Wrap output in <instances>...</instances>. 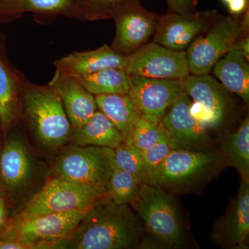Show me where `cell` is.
Instances as JSON below:
<instances>
[{"instance_id": "obj_1", "label": "cell", "mask_w": 249, "mask_h": 249, "mask_svg": "<svg viewBox=\"0 0 249 249\" xmlns=\"http://www.w3.org/2000/svg\"><path fill=\"white\" fill-rule=\"evenodd\" d=\"M58 249H151L142 221L129 204L103 201L89 210Z\"/></svg>"}, {"instance_id": "obj_2", "label": "cell", "mask_w": 249, "mask_h": 249, "mask_svg": "<svg viewBox=\"0 0 249 249\" xmlns=\"http://www.w3.org/2000/svg\"><path fill=\"white\" fill-rule=\"evenodd\" d=\"M226 168V160L217 147L209 150L175 149L146 174L144 183L174 196L196 194Z\"/></svg>"}, {"instance_id": "obj_3", "label": "cell", "mask_w": 249, "mask_h": 249, "mask_svg": "<svg viewBox=\"0 0 249 249\" xmlns=\"http://www.w3.org/2000/svg\"><path fill=\"white\" fill-rule=\"evenodd\" d=\"M129 205L142 221L151 249L191 247L188 229L174 195L143 182Z\"/></svg>"}, {"instance_id": "obj_4", "label": "cell", "mask_w": 249, "mask_h": 249, "mask_svg": "<svg viewBox=\"0 0 249 249\" xmlns=\"http://www.w3.org/2000/svg\"><path fill=\"white\" fill-rule=\"evenodd\" d=\"M21 121H25L36 140L49 150L71 141L73 128L57 93L48 84L26 80L21 97Z\"/></svg>"}, {"instance_id": "obj_5", "label": "cell", "mask_w": 249, "mask_h": 249, "mask_svg": "<svg viewBox=\"0 0 249 249\" xmlns=\"http://www.w3.org/2000/svg\"><path fill=\"white\" fill-rule=\"evenodd\" d=\"M107 200H111L107 186L78 184L52 175L11 222L42 214L89 209Z\"/></svg>"}, {"instance_id": "obj_6", "label": "cell", "mask_w": 249, "mask_h": 249, "mask_svg": "<svg viewBox=\"0 0 249 249\" xmlns=\"http://www.w3.org/2000/svg\"><path fill=\"white\" fill-rule=\"evenodd\" d=\"M89 209L42 214L11 222L0 233V242H19L24 249H58L59 242L71 235Z\"/></svg>"}, {"instance_id": "obj_7", "label": "cell", "mask_w": 249, "mask_h": 249, "mask_svg": "<svg viewBox=\"0 0 249 249\" xmlns=\"http://www.w3.org/2000/svg\"><path fill=\"white\" fill-rule=\"evenodd\" d=\"M114 168L113 149L73 145L60 152L52 173L53 176L78 184L107 186Z\"/></svg>"}, {"instance_id": "obj_8", "label": "cell", "mask_w": 249, "mask_h": 249, "mask_svg": "<svg viewBox=\"0 0 249 249\" xmlns=\"http://www.w3.org/2000/svg\"><path fill=\"white\" fill-rule=\"evenodd\" d=\"M181 87L192 99V114L205 127L219 130L225 126L234 107L222 83L209 74H189L181 80Z\"/></svg>"}, {"instance_id": "obj_9", "label": "cell", "mask_w": 249, "mask_h": 249, "mask_svg": "<svg viewBox=\"0 0 249 249\" xmlns=\"http://www.w3.org/2000/svg\"><path fill=\"white\" fill-rule=\"evenodd\" d=\"M240 21L219 14L186 50L190 74H209L214 64L233 48L241 37Z\"/></svg>"}, {"instance_id": "obj_10", "label": "cell", "mask_w": 249, "mask_h": 249, "mask_svg": "<svg viewBox=\"0 0 249 249\" xmlns=\"http://www.w3.org/2000/svg\"><path fill=\"white\" fill-rule=\"evenodd\" d=\"M124 57V70L130 76L182 80L190 74L186 51L173 50L152 42Z\"/></svg>"}, {"instance_id": "obj_11", "label": "cell", "mask_w": 249, "mask_h": 249, "mask_svg": "<svg viewBox=\"0 0 249 249\" xmlns=\"http://www.w3.org/2000/svg\"><path fill=\"white\" fill-rule=\"evenodd\" d=\"M191 105V97L183 91L160 121L169 135L174 150L217 148V141L210 134L209 129L192 114Z\"/></svg>"}, {"instance_id": "obj_12", "label": "cell", "mask_w": 249, "mask_h": 249, "mask_svg": "<svg viewBox=\"0 0 249 249\" xmlns=\"http://www.w3.org/2000/svg\"><path fill=\"white\" fill-rule=\"evenodd\" d=\"M160 15L145 9L140 0H132L113 15L116 34L111 47L121 55L134 53L153 37Z\"/></svg>"}, {"instance_id": "obj_13", "label": "cell", "mask_w": 249, "mask_h": 249, "mask_svg": "<svg viewBox=\"0 0 249 249\" xmlns=\"http://www.w3.org/2000/svg\"><path fill=\"white\" fill-rule=\"evenodd\" d=\"M219 16L215 10L160 15L152 42L173 50L185 51Z\"/></svg>"}, {"instance_id": "obj_14", "label": "cell", "mask_w": 249, "mask_h": 249, "mask_svg": "<svg viewBox=\"0 0 249 249\" xmlns=\"http://www.w3.org/2000/svg\"><path fill=\"white\" fill-rule=\"evenodd\" d=\"M37 173L35 159L24 138L10 136L0 151V175L6 191L25 196L34 188Z\"/></svg>"}, {"instance_id": "obj_15", "label": "cell", "mask_w": 249, "mask_h": 249, "mask_svg": "<svg viewBox=\"0 0 249 249\" xmlns=\"http://www.w3.org/2000/svg\"><path fill=\"white\" fill-rule=\"evenodd\" d=\"M182 93L181 80L131 76L127 94L133 100L142 117L157 124Z\"/></svg>"}, {"instance_id": "obj_16", "label": "cell", "mask_w": 249, "mask_h": 249, "mask_svg": "<svg viewBox=\"0 0 249 249\" xmlns=\"http://www.w3.org/2000/svg\"><path fill=\"white\" fill-rule=\"evenodd\" d=\"M211 239L223 249H249V182L240 179L237 194L225 213L214 222Z\"/></svg>"}, {"instance_id": "obj_17", "label": "cell", "mask_w": 249, "mask_h": 249, "mask_svg": "<svg viewBox=\"0 0 249 249\" xmlns=\"http://www.w3.org/2000/svg\"><path fill=\"white\" fill-rule=\"evenodd\" d=\"M48 85L60 98L73 129L83 125L97 110L94 95L70 75L56 70Z\"/></svg>"}, {"instance_id": "obj_18", "label": "cell", "mask_w": 249, "mask_h": 249, "mask_svg": "<svg viewBox=\"0 0 249 249\" xmlns=\"http://www.w3.org/2000/svg\"><path fill=\"white\" fill-rule=\"evenodd\" d=\"M0 43V128L4 133L21 121V97L27 78L11 63Z\"/></svg>"}, {"instance_id": "obj_19", "label": "cell", "mask_w": 249, "mask_h": 249, "mask_svg": "<svg viewBox=\"0 0 249 249\" xmlns=\"http://www.w3.org/2000/svg\"><path fill=\"white\" fill-rule=\"evenodd\" d=\"M56 70L70 76L89 74L109 68L124 70V55L113 50L111 46L103 45L93 50L75 52L53 62Z\"/></svg>"}, {"instance_id": "obj_20", "label": "cell", "mask_w": 249, "mask_h": 249, "mask_svg": "<svg viewBox=\"0 0 249 249\" xmlns=\"http://www.w3.org/2000/svg\"><path fill=\"white\" fill-rule=\"evenodd\" d=\"M27 13L46 17L65 16L80 20L76 0L0 1V24L16 20Z\"/></svg>"}, {"instance_id": "obj_21", "label": "cell", "mask_w": 249, "mask_h": 249, "mask_svg": "<svg viewBox=\"0 0 249 249\" xmlns=\"http://www.w3.org/2000/svg\"><path fill=\"white\" fill-rule=\"evenodd\" d=\"M212 71L228 91L237 94L249 106V60L240 51L231 49L214 64Z\"/></svg>"}, {"instance_id": "obj_22", "label": "cell", "mask_w": 249, "mask_h": 249, "mask_svg": "<svg viewBox=\"0 0 249 249\" xmlns=\"http://www.w3.org/2000/svg\"><path fill=\"white\" fill-rule=\"evenodd\" d=\"M217 141L218 150L227 167L237 170L240 179L249 182V118L245 117L231 132H224Z\"/></svg>"}, {"instance_id": "obj_23", "label": "cell", "mask_w": 249, "mask_h": 249, "mask_svg": "<svg viewBox=\"0 0 249 249\" xmlns=\"http://www.w3.org/2000/svg\"><path fill=\"white\" fill-rule=\"evenodd\" d=\"M71 141L74 145L80 146L93 145L114 149L124 142V138L107 116L97 109L88 122L73 129Z\"/></svg>"}, {"instance_id": "obj_24", "label": "cell", "mask_w": 249, "mask_h": 249, "mask_svg": "<svg viewBox=\"0 0 249 249\" xmlns=\"http://www.w3.org/2000/svg\"><path fill=\"white\" fill-rule=\"evenodd\" d=\"M95 98L98 110L114 124L124 139L128 138L142 117L133 100L128 94L97 95Z\"/></svg>"}, {"instance_id": "obj_25", "label": "cell", "mask_w": 249, "mask_h": 249, "mask_svg": "<svg viewBox=\"0 0 249 249\" xmlns=\"http://www.w3.org/2000/svg\"><path fill=\"white\" fill-rule=\"evenodd\" d=\"M71 76L94 96L127 94L130 88L131 76L122 69H106L89 74Z\"/></svg>"}, {"instance_id": "obj_26", "label": "cell", "mask_w": 249, "mask_h": 249, "mask_svg": "<svg viewBox=\"0 0 249 249\" xmlns=\"http://www.w3.org/2000/svg\"><path fill=\"white\" fill-rule=\"evenodd\" d=\"M142 183L133 175L115 167L107 183L111 201L116 204H130Z\"/></svg>"}, {"instance_id": "obj_27", "label": "cell", "mask_w": 249, "mask_h": 249, "mask_svg": "<svg viewBox=\"0 0 249 249\" xmlns=\"http://www.w3.org/2000/svg\"><path fill=\"white\" fill-rule=\"evenodd\" d=\"M113 150L115 167L131 174L139 181L143 183L145 170L142 152L128 140H124L121 145Z\"/></svg>"}, {"instance_id": "obj_28", "label": "cell", "mask_w": 249, "mask_h": 249, "mask_svg": "<svg viewBox=\"0 0 249 249\" xmlns=\"http://www.w3.org/2000/svg\"><path fill=\"white\" fill-rule=\"evenodd\" d=\"M132 0H76L80 15L83 22L111 19L114 13L121 6Z\"/></svg>"}, {"instance_id": "obj_29", "label": "cell", "mask_w": 249, "mask_h": 249, "mask_svg": "<svg viewBox=\"0 0 249 249\" xmlns=\"http://www.w3.org/2000/svg\"><path fill=\"white\" fill-rule=\"evenodd\" d=\"M163 129L161 123L153 124L142 117L134 126L128 138L124 140L129 141L140 151L144 152L158 142Z\"/></svg>"}, {"instance_id": "obj_30", "label": "cell", "mask_w": 249, "mask_h": 249, "mask_svg": "<svg viewBox=\"0 0 249 249\" xmlns=\"http://www.w3.org/2000/svg\"><path fill=\"white\" fill-rule=\"evenodd\" d=\"M173 150V143L164 128L158 142L150 148L142 152L145 175L160 164Z\"/></svg>"}, {"instance_id": "obj_31", "label": "cell", "mask_w": 249, "mask_h": 249, "mask_svg": "<svg viewBox=\"0 0 249 249\" xmlns=\"http://www.w3.org/2000/svg\"><path fill=\"white\" fill-rule=\"evenodd\" d=\"M168 12L188 14L196 11L197 0H166Z\"/></svg>"}, {"instance_id": "obj_32", "label": "cell", "mask_w": 249, "mask_h": 249, "mask_svg": "<svg viewBox=\"0 0 249 249\" xmlns=\"http://www.w3.org/2000/svg\"><path fill=\"white\" fill-rule=\"evenodd\" d=\"M229 12L232 16L243 14L249 8V0H231L227 5Z\"/></svg>"}, {"instance_id": "obj_33", "label": "cell", "mask_w": 249, "mask_h": 249, "mask_svg": "<svg viewBox=\"0 0 249 249\" xmlns=\"http://www.w3.org/2000/svg\"><path fill=\"white\" fill-rule=\"evenodd\" d=\"M233 48L237 49L240 51L241 53L245 55L246 58L249 61V36H243L238 39L234 45Z\"/></svg>"}, {"instance_id": "obj_34", "label": "cell", "mask_w": 249, "mask_h": 249, "mask_svg": "<svg viewBox=\"0 0 249 249\" xmlns=\"http://www.w3.org/2000/svg\"><path fill=\"white\" fill-rule=\"evenodd\" d=\"M6 209H5L4 203V201H3L2 197L0 196V229L4 227L5 224H6Z\"/></svg>"}, {"instance_id": "obj_35", "label": "cell", "mask_w": 249, "mask_h": 249, "mask_svg": "<svg viewBox=\"0 0 249 249\" xmlns=\"http://www.w3.org/2000/svg\"><path fill=\"white\" fill-rule=\"evenodd\" d=\"M5 186L4 183H3L2 178H1V175H0V196L2 197L5 194Z\"/></svg>"}, {"instance_id": "obj_36", "label": "cell", "mask_w": 249, "mask_h": 249, "mask_svg": "<svg viewBox=\"0 0 249 249\" xmlns=\"http://www.w3.org/2000/svg\"><path fill=\"white\" fill-rule=\"evenodd\" d=\"M231 1V0H222V1L224 4H225L226 5H227L229 4V1Z\"/></svg>"}, {"instance_id": "obj_37", "label": "cell", "mask_w": 249, "mask_h": 249, "mask_svg": "<svg viewBox=\"0 0 249 249\" xmlns=\"http://www.w3.org/2000/svg\"><path fill=\"white\" fill-rule=\"evenodd\" d=\"M0 151H1V150H0Z\"/></svg>"}, {"instance_id": "obj_38", "label": "cell", "mask_w": 249, "mask_h": 249, "mask_svg": "<svg viewBox=\"0 0 249 249\" xmlns=\"http://www.w3.org/2000/svg\"><path fill=\"white\" fill-rule=\"evenodd\" d=\"M0 1H1V0H0Z\"/></svg>"}]
</instances>
